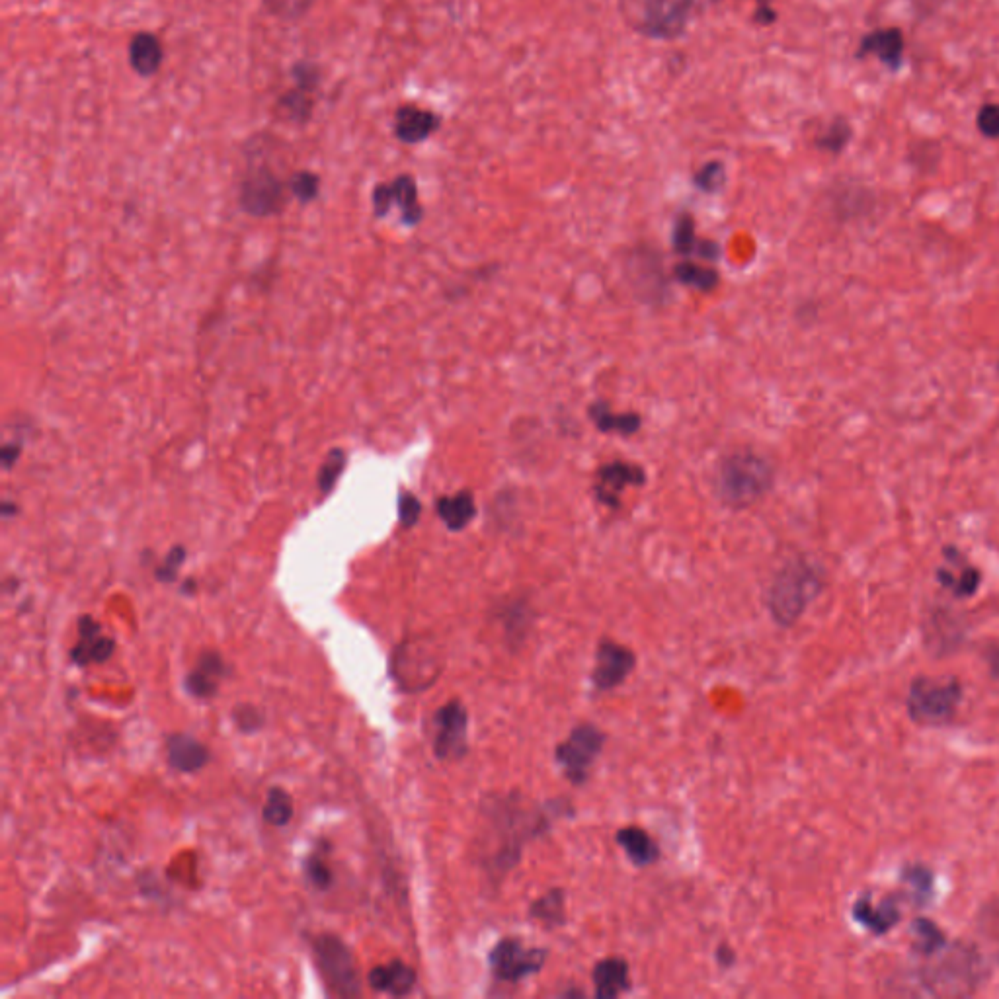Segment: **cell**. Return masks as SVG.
<instances>
[{
    "instance_id": "30",
    "label": "cell",
    "mask_w": 999,
    "mask_h": 999,
    "mask_svg": "<svg viewBox=\"0 0 999 999\" xmlns=\"http://www.w3.org/2000/svg\"><path fill=\"white\" fill-rule=\"evenodd\" d=\"M937 580L941 582V586L951 590L957 598H968L980 588L982 574L978 568L962 562L960 572H955L953 568H939Z\"/></svg>"
},
{
    "instance_id": "8",
    "label": "cell",
    "mask_w": 999,
    "mask_h": 999,
    "mask_svg": "<svg viewBox=\"0 0 999 999\" xmlns=\"http://www.w3.org/2000/svg\"><path fill=\"white\" fill-rule=\"evenodd\" d=\"M547 957V949L527 947L516 937H504L490 949L488 964L498 982L520 984L521 980L541 972Z\"/></svg>"
},
{
    "instance_id": "10",
    "label": "cell",
    "mask_w": 999,
    "mask_h": 999,
    "mask_svg": "<svg viewBox=\"0 0 999 999\" xmlns=\"http://www.w3.org/2000/svg\"><path fill=\"white\" fill-rule=\"evenodd\" d=\"M434 756L443 763L461 761L469 754V711L453 699L440 707L434 715Z\"/></svg>"
},
{
    "instance_id": "32",
    "label": "cell",
    "mask_w": 999,
    "mask_h": 999,
    "mask_svg": "<svg viewBox=\"0 0 999 999\" xmlns=\"http://www.w3.org/2000/svg\"><path fill=\"white\" fill-rule=\"evenodd\" d=\"M699 242L701 239L695 233L693 217L689 213H681L680 217L676 219L674 233H672V246H674L676 254H680L683 258L695 256Z\"/></svg>"
},
{
    "instance_id": "27",
    "label": "cell",
    "mask_w": 999,
    "mask_h": 999,
    "mask_svg": "<svg viewBox=\"0 0 999 999\" xmlns=\"http://www.w3.org/2000/svg\"><path fill=\"white\" fill-rule=\"evenodd\" d=\"M853 916H855V920L859 921L861 925L869 927L877 935L886 933L888 929H892L898 923V920H900V912L894 906V902L884 900L880 906L873 908V904H869L867 898H863V900H859L855 904Z\"/></svg>"
},
{
    "instance_id": "42",
    "label": "cell",
    "mask_w": 999,
    "mask_h": 999,
    "mask_svg": "<svg viewBox=\"0 0 999 999\" xmlns=\"http://www.w3.org/2000/svg\"><path fill=\"white\" fill-rule=\"evenodd\" d=\"M420 514H422V504L420 500L412 494V492H406L402 490L399 494V521L402 527L410 529L414 527L418 520H420Z\"/></svg>"
},
{
    "instance_id": "5",
    "label": "cell",
    "mask_w": 999,
    "mask_h": 999,
    "mask_svg": "<svg viewBox=\"0 0 999 999\" xmlns=\"http://www.w3.org/2000/svg\"><path fill=\"white\" fill-rule=\"evenodd\" d=\"M605 746V732L594 722H580L570 730L566 740L555 748V761L564 777L580 787L584 785Z\"/></svg>"
},
{
    "instance_id": "45",
    "label": "cell",
    "mask_w": 999,
    "mask_h": 999,
    "mask_svg": "<svg viewBox=\"0 0 999 999\" xmlns=\"http://www.w3.org/2000/svg\"><path fill=\"white\" fill-rule=\"evenodd\" d=\"M20 453H22V445L20 443H6L0 451V461H2V469L4 471H10L16 461L20 459Z\"/></svg>"
},
{
    "instance_id": "48",
    "label": "cell",
    "mask_w": 999,
    "mask_h": 999,
    "mask_svg": "<svg viewBox=\"0 0 999 999\" xmlns=\"http://www.w3.org/2000/svg\"><path fill=\"white\" fill-rule=\"evenodd\" d=\"M16 512H18V506H16V504H12V502H4V504H2V516H4V518H10V516H12V514H16Z\"/></svg>"
},
{
    "instance_id": "17",
    "label": "cell",
    "mask_w": 999,
    "mask_h": 999,
    "mask_svg": "<svg viewBox=\"0 0 999 999\" xmlns=\"http://www.w3.org/2000/svg\"><path fill=\"white\" fill-rule=\"evenodd\" d=\"M418 974L404 960L393 959L385 964H377L367 974V984L381 994H389L393 998H404L412 994L416 988Z\"/></svg>"
},
{
    "instance_id": "36",
    "label": "cell",
    "mask_w": 999,
    "mask_h": 999,
    "mask_svg": "<svg viewBox=\"0 0 999 999\" xmlns=\"http://www.w3.org/2000/svg\"><path fill=\"white\" fill-rule=\"evenodd\" d=\"M726 182V172L724 164L719 160H711L703 164L695 174H693V184L699 192L703 194H715Z\"/></svg>"
},
{
    "instance_id": "3",
    "label": "cell",
    "mask_w": 999,
    "mask_h": 999,
    "mask_svg": "<svg viewBox=\"0 0 999 999\" xmlns=\"http://www.w3.org/2000/svg\"><path fill=\"white\" fill-rule=\"evenodd\" d=\"M697 0H619L627 24L650 40H676L687 30Z\"/></svg>"
},
{
    "instance_id": "35",
    "label": "cell",
    "mask_w": 999,
    "mask_h": 999,
    "mask_svg": "<svg viewBox=\"0 0 999 999\" xmlns=\"http://www.w3.org/2000/svg\"><path fill=\"white\" fill-rule=\"evenodd\" d=\"M303 875H305L307 882L320 892L330 890L334 884V873L320 853L307 855V859L303 861Z\"/></svg>"
},
{
    "instance_id": "31",
    "label": "cell",
    "mask_w": 999,
    "mask_h": 999,
    "mask_svg": "<svg viewBox=\"0 0 999 999\" xmlns=\"http://www.w3.org/2000/svg\"><path fill=\"white\" fill-rule=\"evenodd\" d=\"M295 814L293 797L283 787H272L266 793V802L262 808V818L266 824L274 828H285Z\"/></svg>"
},
{
    "instance_id": "37",
    "label": "cell",
    "mask_w": 999,
    "mask_h": 999,
    "mask_svg": "<svg viewBox=\"0 0 999 999\" xmlns=\"http://www.w3.org/2000/svg\"><path fill=\"white\" fill-rule=\"evenodd\" d=\"M289 75H291V80L293 84L301 86V88H307V90H313V92H320V84H322V67H320L317 61H311V59H299L291 65L289 69Z\"/></svg>"
},
{
    "instance_id": "20",
    "label": "cell",
    "mask_w": 999,
    "mask_h": 999,
    "mask_svg": "<svg viewBox=\"0 0 999 999\" xmlns=\"http://www.w3.org/2000/svg\"><path fill=\"white\" fill-rule=\"evenodd\" d=\"M319 96L320 92H313V90L301 88L297 84H291V88H287L283 94L278 96L274 112L281 121H285L289 125L305 127L311 123L313 116H315Z\"/></svg>"
},
{
    "instance_id": "13",
    "label": "cell",
    "mask_w": 999,
    "mask_h": 999,
    "mask_svg": "<svg viewBox=\"0 0 999 999\" xmlns=\"http://www.w3.org/2000/svg\"><path fill=\"white\" fill-rule=\"evenodd\" d=\"M875 57L888 71H900L906 57V36L900 28H877L865 34L855 51V59Z\"/></svg>"
},
{
    "instance_id": "18",
    "label": "cell",
    "mask_w": 999,
    "mask_h": 999,
    "mask_svg": "<svg viewBox=\"0 0 999 999\" xmlns=\"http://www.w3.org/2000/svg\"><path fill=\"white\" fill-rule=\"evenodd\" d=\"M127 63L141 79L157 77L164 63V45L159 36L147 30L137 32L127 43Z\"/></svg>"
},
{
    "instance_id": "9",
    "label": "cell",
    "mask_w": 999,
    "mask_h": 999,
    "mask_svg": "<svg viewBox=\"0 0 999 999\" xmlns=\"http://www.w3.org/2000/svg\"><path fill=\"white\" fill-rule=\"evenodd\" d=\"M393 678L406 691H420L440 676V660L430 642L406 640L395 650Z\"/></svg>"
},
{
    "instance_id": "19",
    "label": "cell",
    "mask_w": 999,
    "mask_h": 999,
    "mask_svg": "<svg viewBox=\"0 0 999 999\" xmlns=\"http://www.w3.org/2000/svg\"><path fill=\"white\" fill-rule=\"evenodd\" d=\"M594 994L598 999H615L631 990L629 962L621 957H607L592 970Z\"/></svg>"
},
{
    "instance_id": "26",
    "label": "cell",
    "mask_w": 999,
    "mask_h": 999,
    "mask_svg": "<svg viewBox=\"0 0 999 999\" xmlns=\"http://www.w3.org/2000/svg\"><path fill=\"white\" fill-rule=\"evenodd\" d=\"M114 652H116V640L102 633L98 637H79L77 644L71 648L69 656L75 666L86 668L90 664L108 662L114 656Z\"/></svg>"
},
{
    "instance_id": "7",
    "label": "cell",
    "mask_w": 999,
    "mask_h": 999,
    "mask_svg": "<svg viewBox=\"0 0 999 999\" xmlns=\"http://www.w3.org/2000/svg\"><path fill=\"white\" fill-rule=\"evenodd\" d=\"M960 697L962 687L957 680L920 678L910 687L908 713L920 724L941 726L955 717Z\"/></svg>"
},
{
    "instance_id": "23",
    "label": "cell",
    "mask_w": 999,
    "mask_h": 999,
    "mask_svg": "<svg viewBox=\"0 0 999 999\" xmlns=\"http://www.w3.org/2000/svg\"><path fill=\"white\" fill-rule=\"evenodd\" d=\"M436 514L453 533L467 529L471 521L477 518V502L473 492L461 490L453 496H441L436 502Z\"/></svg>"
},
{
    "instance_id": "51",
    "label": "cell",
    "mask_w": 999,
    "mask_h": 999,
    "mask_svg": "<svg viewBox=\"0 0 999 999\" xmlns=\"http://www.w3.org/2000/svg\"><path fill=\"white\" fill-rule=\"evenodd\" d=\"M998 371H999V363H998Z\"/></svg>"
},
{
    "instance_id": "6",
    "label": "cell",
    "mask_w": 999,
    "mask_h": 999,
    "mask_svg": "<svg viewBox=\"0 0 999 999\" xmlns=\"http://www.w3.org/2000/svg\"><path fill=\"white\" fill-rule=\"evenodd\" d=\"M289 196V182L280 178L268 162L252 164L240 182V209L252 217L278 215Z\"/></svg>"
},
{
    "instance_id": "43",
    "label": "cell",
    "mask_w": 999,
    "mask_h": 999,
    "mask_svg": "<svg viewBox=\"0 0 999 999\" xmlns=\"http://www.w3.org/2000/svg\"><path fill=\"white\" fill-rule=\"evenodd\" d=\"M916 935L920 939L921 953L925 955H931L935 949H939L945 943L941 931L927 920L916 921Z\"/></svg>"
},
{
    "instance_id": "28",
    "label": "cell",
    "mask_w": 999,
    "mask_h": 999,
    "mask_svg": "<svg viewBox=\"0 0 999 999\" xmlns=\"http://www.w3.org/2000/svg\"><path fill=\"white\" fill-rule=\"evenodd\" d=\"M674 278L680 281L681 285L703 291V293L715 291L719 287L720 281L719 272L715 268L697 264V262L687 260V258L674 266Z\"/></svg>"
},
{
    "instance_id": "25",
    "label": "cell",
    "mask_w": 999,
    "mask_h": 999,
    "mask_svg": "<svg viewBox=\"0 0 999 999\" xmlns=\"http://www.w3.org/2000/svg\"><path fill=\"white\" fill-rule=\"evenodd\" d=\"M529 916L547 929L562 927L568 920L566 892L562 888H551L549 892L533 900V904L529 906Z\"/></svg>"
},
{
    "instance_id": "29",
    "label": "cell",
    "mask_w": 999,
    "mask_h": 999,
    "mask_svg": "<svg viewBox=\"0 0 999 999\" xmlns=\"http://www.w3.org/2000/svg\"><path fill=\"white\" fill-rule=\"evenodd\" d=\"M851 139H853V127H851V123H849L847 118H843V116H836L834 120L828 121L826 127L814 137V145L822 153L838 157V155H841L847 149V145L851 143Z\"/></svg>"
},
{
    "instance_id": "46",
    "label": "cell",
    "mask_w": 999,
    "mask_h": 999,
    "mask_svg": "<svg viewBox=\"0 0 999 999\" xmlns=\"http://www.w3.org/2000/svg\"><path fill=\"white\" fill-rule=\"evenodd\" d=\"M758 2V10H756V22L761 24V26H769L777 20V12L773 10L771 6V0H756Z\"/></svg>"
},
{
    "instance_id": "49",
    "label": "cell",
    "mask_w": 999,
    "mask_h": 999,
    "mask_svg": "<svg viewBox=\"0 0 999 999\" xmlns=\"http://www.w3.org/2000/svg\"><path fill=\"white\" fill-rule=\"evenodd\" d=\"M990 664H992L994 674L999 676V648H994V650L990 652Z\"/></svg>"
},
{
    "instance_id": "2",
    "label": "cell",
    "mask_w": 999,
    "mask_h": 999,
    "mask_svg": "<svg viewBox=\"0 0 999 999\" xmlns=\"http://www.w3.org/2000/svg\"><path fill=\"white\" fill-rule=\"evenodd\" d=\"M822 576L806 559L789 560L773 578L767 592L771 617L781 627H793L806 607L822 592Z\"/></svg>"
},
{
    "instance_id": "34",
    "label": "cell",
    "mask_w": 999,
    "mask_h": 999,
    "mask_svg": "<svg viewBox=\"0 0 999 999\" xmlns=\"http://www.w3.org/2000/svg\"><path fill=\"white\" fill-rule=\"evenodd\" d=\"M346 465H348V455H346L344 449L334 447L326 455V459H324V463H322L319 471V488L322 494H330L334 490V486L338 484L340 475L344 473Z\"/></svg>"
},
{
    "instance_id": "12",
    "label": "cell",
    "mask_w": 999,
    "mask_h": 999,
    "mask_svg": "<svg viewBox=\"0 0 999 999\" xmlns=\"http://www.w3.org/2000/svg\"><path fill=\"white\" fill-rule=\"evenodd\" d=\"M646 484V471L631 461H611L603 465L594 482V494L598 502L609 510L621 508V498L627 488H639Z\"/></svg>"
},
{
    "instance_id": "47",
    "label": "cell",
    "mask_w": 999,
    "mask_h": 999,
    "mask_svg": "<svg viewBox=\"0 0 999 999\" xmlns=\"http://www.w3.org/2000/svg\"><path fill=\"white\" fill-rule=\"evenodd\" d=\"M717 962H719L722 968H730L734 962H736V953L734 949L728 945V943H720L717 947Z\"/></svg>"
},
{
    "instance_id": "24",
    "label": "cell",
    "mask_w": 999,
    "mask_h": 999,
    "mask_svg": "<svg viewBox=\"0 0 999 999\" xmlns=\"http://www.w3.org/2000/svg\"><path fill=\"white\" fill-rule=\"evenodd\" d=\"M389 190L393 207H399L400 221L406 227H416L424 217V207L418 200V184L414 176L399 174L389 182Z\"/></svg>"
},
{
    "instance_id": "16",
    "label": "cell",
    "mask_w": 999,
    "mask_h": 999,
    "mask_svg": "<svg viewBox=\"0 0 999 999\" xmlns=\"http://www.w3.org/2000/svg\"><path fill=\"white\" fill-rule=\"evenodd\" d=\"M164 752L168 765L178 773H198L211 760V750L207 748V744L186 732L168 734Z\"/></svg>"
},
{
    "instance_id": "39",
    "label": "cell",
    "mask_w": 999,
    "mask_h": 999,
    "mask_svg": "<svg viewBox=\"0 0 999 999\" xmlns=\"http://www.w3.org/2000/svg\"><path fill=\"white\" fill-rule=\"evenodd\" d=\"M233 722L237 724L240 732H246V734H254L258 730L264 728V713L252 705V703H240L235 709H233Z\"/></svg>"
},
{
    "instance_id": "33",
    "label": "cell",
    "mask_w": 999,
    "mask_h": 999,
    "mask_svg": "<svg viewBox=\"0 0 999 999\" xmlns=\"http://www.w3.org/2000/svg\"><path fill=\"white\" fill-rule=\"evenodd\" d=\"M289 182V192L295 200L303 205L307 203H313V201L319 198L320 186V176L317 172L313 170H297L291 174V178L287 180Z\"/></svg>"
},
{
    "instance_id": "44",
    "label": "cell",
    "mask_w": 999,
    "mask_h": 999,
    "mask_svg": "<svg viewBox=\"0 0 999 999\" xmlns=\"http://www.w3.org/2000/svg\"><path fill=\"white\" fill-rule=\"evenodd\" d=\"M371 203H373V213L375 217L383 219L389 215L391 207H393V201H391V190H389V182H379L373 192H371Z\"/></svg>"
},
{
    "instance_id": "21",
    "label": "cell",
    "mask_w": 999,
    "mask_h": 999,
    "mask_svg": "<svg viewBox=\"0 0 999 999\" xmlns=\"http://www.w3.org/2000/svg\"><path fill=\"white\" fill-rule=\"evenodd\" d=\"M615 841L625 851V855L629 857V861L635 867H640V869L658 863L660 857H662L660 845L654 841V838L646 830H642L639 826L621 828L615 834Z\"/></svg>"
},
{
    "instance_id": "15",
    "label": "cell",
    "mask_w": 999,
    "mask_h": 999,
    "mask_svg": "<svg viewBox=\"0 0 999 999\" xmlns=\"http://www.w3.org/2000/svg\"><path fill=\"white\" fill-rule=\"evenodd\" d=\"M229 674L225 658L215 650L201 652L198 662L186 676V691L200 701H209L219 693L221 681Z\"/></svg>"
},
{
    "instance_id": "11",
    "label": "cell",
    "mask_w": 999,
    "mask_h": 999,
    "mask_svg": "<svg viewBox=\"0 0 999 999\" xmlns=\"http://www.w3.org/2000/svg\"><path fill=\"white\" fill-rule=\"evenodd\" d=\"M635 668H637V654L629 646L617 640L603 639L598 642L596 648V662L590 681L596 691L607 693L623 685L635 672Z\"/></svg>"
},
{
    "instance_id": "40",
    "label": "cell",
    "mask_w": 999,
    "mask_h": 999,
    "mask_svg": "<svg viewBox=\"0 0 999 999\" xmlns=\"http://www.w3.org/2000/svg\"><path fill=\"white\" fill-rule=\"evenodd\" d=\"M976 127L982 137L990 141L999 139V102H986L976 114Z\"/></svg>"
},
{
    "instance_id": "22",
    "label": "cell",
    "mask_w": 999,
    "mask_h": 999,
    "mask_svg": "<svg viewBox=\"0 0 999 999\" xmlns=\"http://www.w3.org/2000/svg\"><path fill=\"white\" fill-rule=\"evenodd\" d=\"M588 416L601 434L635 436L642 428L639 412H613L603 400H596L588 406Z\"/></svg>"
},
{
    "instance_id": "4",
    "label": "cell",
    "mask_w": 999,
    "mask_h": 999,
    "mask_svg": "<svg viewBox=\"0 0 999 999\" xmlns=\"http://www.w3.org/2000/svg\"><path fill=\"white\" fill-rule=\"evenodd\" d=\"M313 955L320 976L332 994L342 998L360 996L361 984L358 964L350 947L332 933H322L313 941Z\"/></svg>"
},
{
    "instance_id": "50",
    "label": "cell",
    "mask_w": 999,
    "mask_h": 999,
    "mask_svg": "<svg viewBox=\"0 0 999 999\" xmlns=\"http://www.w3.org/2000/svg\"><path fill=\"white\" fill-rule=\"evenodd\" d=\"M194 592H196V580H192V578H190V580H186V582H184V586H182V594H190V596H192Z\"/></svg>"
},
{
    "instance_id": "38",
    "label": "cell",
    "mask_w": 999,
    "mask_h": 999,
    "mask_svg": "<svg viewBox=\"0 0 999 999\" xmlns=\"http://www.w3.org/2000/svg\"><path fill=\"white\" fill-rule=\"evenodd\" d=\"M186 557H188V551L182 545H176L168 551V555L164 557V560L155 570V578L159 580L160 584H172L178 578V572H180L182 564L186 562Z\"/></svg>"
},
{
    "instance_id": "41",
    "label": "cell",
    "mask_w": 999,
    "mask_h": 999,
    "mask_svg": "<svg viewBox=\"0 0 999 999\" xmlns=\"http://www.w3.org/2000/svg\"><path fill=\"white\" fill-rule=\"evenodd\" d=\"M264 4L283 20H297L311 10L315 0H264Z\"/></svg>"
},
{
    "instance_id": "14",
    "label": "cell",
    "mask_w": 999,
    "mask_h": 999,
    "mask_svg": "<svg viewBox=\"0 0 999 999\" xmlns=\"http://www.w3.org/2000/svg\"><path fill=\"white\" fill-rule=\"evenodd\" d=\"M441 127V118L422 106L402 104L393 118V133L404 145H420L428 141Z\"/></svg>"
},
{
    "instance_id": "1",
    "label": "cell",
    "mask_w": 999,
    "mask_h": 999,
    "mask_svg": "<svg viewBox=\"0 0 999 999\" xmlns=\"http://www.w3.org/2000/svg\"><path fill=\"white\" fill-rule=\"evenodd\" d=\"M775 482V469L769 459L752 449L726 455L717 469V494L728 508H750L761 500Z\"/></svg>"
}]
</instances>
